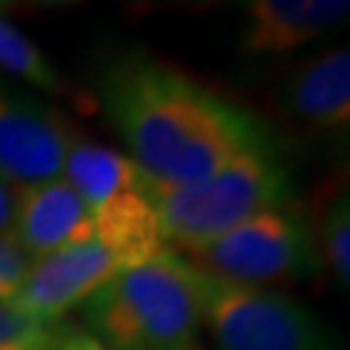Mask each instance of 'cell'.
<instances>
[{
    "instance_id": "cell-7",
    "label": "cell",
    "mask_w": 350,
    "mask_h": 350,
    "mask_svg": "<svg viewBox=\"0 0 350 350\" xmlns=\"http://www.w3.org/2000/svg\"><path fill=\"white\" fill-rule=\"evenodd\" d=\"M75 140L60 109L0 75V176L11 187L63 176Z\"/></svg>"
},
{
    "instance_id": "cell-11",
    "label": "cell",
    "mask_w": 350,
    "mask_h": 350,
    "mask_svg": "<svg viewBox=\"0 0 350 350\" xmlns=\"http://www.w3.org/2000/svg\"><path fill=\"white\" fill-rule=\"evenodd\" d=\"M291 114L319 133L345 135L350 125V52L335 47L314 55L286 83Z\"/></svg>"
},
{
    "instance_id": "cell-14",
    "label": "cell",
    "mask_w": 350,
    "mask_h": 350,
    "mask_svg": "<svg viewBox=\"0 0 350 350\" xmlns=\"http://www.w3.org/2000/svg\"><path fill=\"white\" fill-rule=\"evenodd\" d=\"M63 322H39L16 304L0 301V350H55Z\"/></svg>"
},
{
    "instance_id": "cell-5",
    "label": "cell",
    "mask_w": 350,
    "mask_h": 350,
    "mask_svg": "<svg viewBox=\"0 0 350 350\" xmlns=\"http://www.w3.org/2000/svg\"><path fill=\"white\" fill-rule=\"evenodd\" d=\"M185 257L208 275L254 288L301 283L319 273L314 226L299 200L260 213Z\"/></svg>"
},
{
    "instance_id": "cell-3",
    "label": "cell",
    "mask_w": 350,
    "mask_h": 350,
    "mask_svg": "<svg viewBox=\"0 0 350 350\" xmlns=\"http://www.w3.org/2000/svg\"><path fill=\"white\" fill-rule=\"evenodd\" d=\"M150 200L163 244L185 254L260 213L296 202V189L291 169L273 146L244 153L198 182L150 179Z\"/></svg>"
},
{
    "instance_id": "cell-2",
    "label": "cell",
    "mask_w": 350,
    "mask_h": 350,
    "mask_svg": "<svg viewBox=\"0 0 350 350\" xmlns=\"http://www.w3.org/2000/svg\"><path fill=\"white\" fill-rule=\"evenodd\" d=\"M81 317L109 350H205L198 267L169 247L101 286Z\"/></svg>"
},
{
    "instance_id": "cell-15",
    "label": "cell",
    "mask_w": 350,
    "mask_h": 350,
    "mask_svg": "<svg viewBox=\"0 0 350 350\" xmlns=\"http://www.w3.org/2000/svg\"><path fill=\"white\" fill-rule=\"evenodd\" d=\"M34 257L16 241L13 234L0 237V301L13 304L34 267Z\"/></svg>"
},
{
    "instance_id": "cell-1",
    "label": "cell",
    "mask_w": 350,
    "mask_h": 350,
    "mask_svg": "<svg viewBox=\"0 0 350 350\" xmlns=\"http://www.w3.org/2000/svg\"><path fill=\"white\" fill-rule=\"evenodd\" d=\"M99 101L130 159L163 185L211 176L278 146L257 114L148 52H125L99 75Z\"/></svg>"
},
{
    "instance_id": "cell-12",
    "label": "cell",
    "mask_w": 350,
    "mask_h": 350,
    "mask_svg": "<svg viewBox=\"0 0 350 350\" xmlns=\"http://www.w3.org/2000/svg\"><path fill=\"white\" fill-rule=\"evenodd\" d=\"M0 75L42 94H63L65 81L37 42L0 13Z\"/></svg>"
},
{
    "instance_id": "cell-4",
    "label": "cell",
    "mask_w": 350,
    "mask_h": 350,
    "mask_svg": "<svg viewBox=\"0 0 350 350\" xmlns=\"http://www.w3.org/2000/svg\"><path fill=\"white\" fill-rule=\"evenodd\" d=\"M63 179L86 202L96 239L135 262L166 250L150 200V176L130 156L78 138L65 156Z\"/></svg>"
},
{
    "instance_id": "cell-8",
    "label": "cell",
    "mask_w": 350,
    "mask_h": 350,
    "mask_svg": "<svg viewBox=\"0 0 350 350\" xmlns=\"http://www.w3.org/2000/svg\"><path fill=\"white\" fill-rule=\"evenodd\" d=\"M135 265L140 262L130 254L94 237L37 260L13 304L39 322L55 325L63 322L68 312L81 309L114 275Z\"/></svg>"
},
{
    "instance_id": "cell-10",
    "label": "cell",
    "mask_w": 350,
    "mask_h": 350,
    "mask_svg": "<svg viewBox=\"0 0 350 350\" xmlns=\"http://www.w3.org/2000/svg\"><path fill=\"white\" fill-rule=\"evenodd\" d=\"M345 0H252L244 5L239 47L252 57L301 50L348 18Z\"/></svg>"
},
{
    "instance_id": "cell-6",
    "label": "cell",
    "mask_w": 350,
    "mask_h": 350,
    "mask_svg": "<svg viewBox=\"0 0 350 350\" xmlns=\"http://www.w3.org/2000/svg\"><path fill=\"white\" fill-rule=\"evenodd\" d=\"M202 327L218 350H338V340L309 309L270 288L239 286L198 267Z\"/></svg>"
},
{
    "instance_id": "cell-13",
    "label": "cell",
    "mask_w": 350,
    "mask_h": 350,
    "mask_svg": "<svg viewBox=\"0 0 350 350\" xmlns=\"http://www.w3.org/2000/svg\"><path fill=\"white\" fill-rule=\"evenodd\" d=\"M317 252H322V260L329 267L342 291L350 288V200L348 192H335L322 213V224L314 231Z\"/></svg>"
},
{
    "instance_id": "cell-9",
    "label": "cell",
    "mask_w": 350,
    "mask_h": 350,
    "mask_svg": "<svg viewBox=\"0 0 350 350\" xmlns=\"http://www.w3.org/2000/svg\"><path fill=\"white\" fill-rule=\"evenodd\" d=\"M13 189V237L34 260L96 237L86 202L63 176Z\"/></svg>"
},
{
    "instance_id": "cell-17",
    "label": "cell",
    "mask_w": 350,
    "mask_h": 350,
    "mask_svg": "<svg viewBox=\"0 0 350 350\" xmlns=\"http://www.w3.org/2000/svg\"><path fill=\"white\" fill-rule=\"evenodd\" d=\"M13 234V189L0 176V237Z\"/></svg>"
},
{
    "instance_id": "cell-16",
    "label": "cell",
    "mask_w": 350,
    "mask_h": 350,
    "mask_svg": "<svg viewBox=\"0 0 350 350\" xmlns=\"http://www.w3.org/2000/svg\"><path fill=\"white\" fill-rule=\"evenodd\" d=\"M55 350H109V348H104L99 340L91 338L83 327L65 325L63 332H60V338H57Z\"/></svg>"
}]
</instances>
